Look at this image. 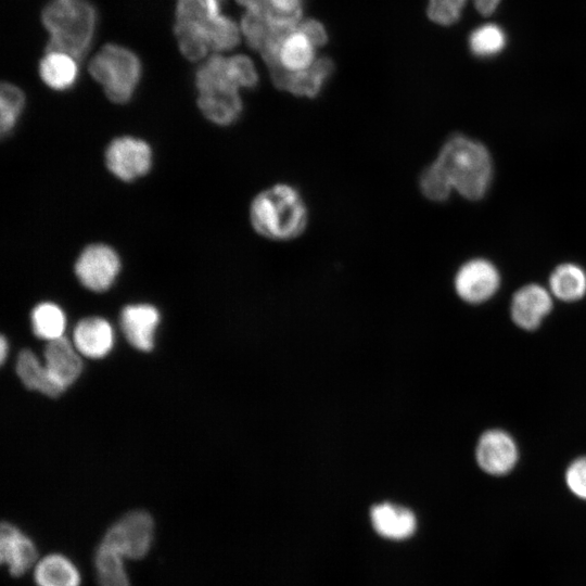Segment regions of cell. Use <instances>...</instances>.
<instances>
[{"instance_id":"obj_1","label":"cell","mask_w":586,"mask_h":586,"mask_svg":"<svg viewBox=\"0 0 586 586\" xmlns=\"http://www.w3.org/2000/svg\"><path fill=\"white\" fill-rule=\"evenodd\" d=\"M492 161L486 148L462 135L451 136L436 160L419 177L421 193L431 201H446L455 190L468 200L481 199L491 182Z\"/></svg>"},{"instance_id":"obj_2","label":"cell","mask_w":586,"mask_h":586,"mask_svg":"<svg viewBox=\"0 0 586 586\" xmlns=\"http://www.w3.org/2000/svg\"><path fill=\"white\" fill-rule=\"evenodd\" d=\"M175 15V34L188 60H201L208 50H229L239 42L238 27L220 14L219 0H178Z\"/></svg>"},{"instance_id":"obj_3","label":"cell","mask_w":586,"mask_h":586,"mask_svg":"<svg viewBox=\"0 0 586 586\" xmlns=\"http://www.w3.org/2000/svg\"><path fill=\"white\" fill-rule=\"evenodd\" d=\"M249 217L260 237L285 242L302 235L308 225V208L301 192L289 183H275L251 202Z\"/></svg>"},{"instance_id":"obj_4","label":"cell","mask_w":586,"mask_h":586,"mask_svg":"<svg viewBox=\"0 0 586 586\" xmlns=\"http://www.w3.org/2000/svg\"><path fill=\"white\" fill-rule=\"evenodd\" d=\"M41 18L50 34L47 52H64L77 60L89 49L95 30L97 14L87 0H50Z\"/></svg>"},{"instance_id":"obj_5","label":"cell","mask_w":586,"mask_h":586,"mask_svg":"<svg viewBox=\"0 0 586 586\" xmlns=\"http://www.w3.org/2000/svg\"><path fill=\"white\" fill-rule=\"evenodd\" d=\"M89 73L103 86L114 103H127L140 80L141 64L130 50L114 43L104 46L90 61Z\"/></svg>"},{"instance_id":"obj_6","label":"cell","mask_w":586,"mask_h":586,"mask_svg":"<svg viewBox=\"0 0 586 586\" xmlns=\"http://www.w3.org/2000/svg\"><path fill=\"white\" fill-rule=\"evenodd\" d=\"M120 268L117 252L104 243L86 246L74 265V271L80 284L92 292L109 290L117 279Z\"/></svg>"},{"instance_id":"obj_7","label":"cell","mask_w":586,"mask_h":586,"mask_svg":"<svg viewBox=\"0 0 586 586\" xmlns=\"http://www.w3.org/2000/svg\"><path fill=\"white\" fill-rule=\"evenodd\" d=\"M153 520L142 510L128 512L104 535L101 543L128 559L143 558L151 546Z\"/></svg>"},{"instance_id":"obj_8","label":"cell","mask_w":586,"mask_h":586,"mask_svg":"<svg viewBox=\"0 0 586 586\" xmlns=\"http://www.w3.org/2000/svg\"><path fill=\"white\" fill-rule=\"evenodd\" d=\"M105 165L117 179L126 182L145 176L153 161L150 144L137 137L122 136L106 146Z\"/></svg>"},{"instance_id":"obj_9","label":"cell","mask_w":586,"mask_h":586,"mask_svg":"<svg viewBox=\"0 0 586 586\" xmlns=\"http://www.w3.org/2000/svg\"><path fill=\"white\" fill-rule=\"evenodd\" d=\"M499 282V273L492 263L472 259L463 264L456 273L455 289L464 302L479 304L495 294Z\"/></svg>"},{"instance_id":"obj_10","label":"cell","mask_w":586,"mask_h":586,"mask_svg":"<svg viewBox=\"0 0 586 586\" xmlns=\"http://www.w3.org/2000/svg\"><path fill=\"white\" fill-rule=\"evenodd\" d=\"M334 69L329 58H321L306 69L290 72L282 66L270 68L273 84L295 95L314 98L319 94Z\"/></svg>"},{"instance_id":"obj_11","label":"cell","mask_w":586,"mask_h":586,"mask_svg":"<svg viewBox=\"0 0 586 586\" xmlns=\"http://www.w3.org/2000/svg\"><path fill=\"white\" fill-rule=\"evenodd\" d=\"M476 460L481 469L488 474H506L518 461L517 444L505 431H486L479 440Z\"/></svg>"},{"instance_id":"obj_12","label":"cell","mask_w":586,"mask_h":586,"mask_svg":"<svg viewBox=\"0 0 586 586\" xmlns=\"http://www.w3.org/2000/svg\"><path fill=\"white\" fill-rule=\"evenodd\" d=\"M158 309L146 303L130 304L123 308L120 326L127 341L137 349L150 352L160 323Z\"/></svg>"},{"instance_id":"obj_13","label":"cell","mask_w":586,"mask_h":586,"mask_svg":"<svg viewBox=\"0 0 586 586\" xmlns=\"http://www.w3.org/2000/svg\"><path fill=\"white\" fill-rule=\"evenodd\" d=\"M198 92V106L207 120L229 126L240 118L243 101L238 89L215 87Z\"/></svg>"},{"instance_id":"obj_14","label":"cell","mask_w":586,"mask_h":586,"mask_svg":"<svg viewBox=\"0 0 586 586\" xmlns=\"http://www.w3.org/2000/svg\"><path fill=\"white\" fill-rule=\"evenodd\" d=\"M76 347L65 337L49 341L44 348L46 369L52 381L64 392L79 377L82 362Z\"/></svg>"},{"instance_id":"obj_15","label":"cell","mask_w":586,"mask_h":586,"mask_svg":"<svg viewBox=\"0 0 586 586\" xmlns=\"http://www.w3.org/2000/svg\"><path fill=\"white\" fill-rule=\"evenodd\" d=\"M552 301L547 290L537 284H528L513 295L511 317L520 328L534 330L550 313Z\"/></svg>"},{"instance_id":"obj_16","label":"cell","mask_w":586,"mask_h":586,"mask_svg":"<svg viewBox=\"0 0 586 586\" xmlns=\"http://www.w3.org/2000/svg\"><path fill=\"white\" fill-rule=\"evenodd\" d=\"M1 563L9 566L13 576L24 574L36 561L37 550L34 543L16 526L2 522L0 531Z\"/></svg>"},{"instance_id":"obj_17","label":"cell","mask_w":586,"mask_h":586,"mask_svg":"<svg viewBox=\"0 0 586 586\" xmlns=\"http://www.w3.org/2000/svg\"><path fill=\"white\" fill-rule=\"evenodd\" d=\"M76 349L90 358L106 356L114 344V331L111 323L101 317L81 319L73 332Z\"/></svg>"},{"instance_id":"obj_18","label":"cell","mask_w":586,"mask_h":586,"mask_svg":"<svg viewBox=\"0 0 586 586\" xmlns=\"http://www.w3.org/2000/svg\"><path fill=\"white\" fill-rule=\"evenodd\" d=\"M370 518L375 532L388 539L408 538L417 527V519L410 510L392 504L374 506Z\"/></svg>"},{"instance_id":"obj_19","label":"cell","mask_w":586,"mask_h":586,"mask_svg":"<svg viewBox=\"0 0 586 586\" xmlns=\"http://www.w3.org/2000/svg\"><path fill=\"white\" fill-rule=\"evenodd\" d=\"M39 75L53 90L69 89L78 76L76 59L64 52L48 51L39 63Z\"/></svg>"},{"instance_id":"obj_20","label":"cell","mask_w":586,"mask_h":586,"mask_svg":"<svg viewBox=\"0 0 586 586\" xmlns=\"http://www.w3.org/2000/svg\"><path fill=\"white\" fill-rule=\"evenodd\" d=\"M35 581L38 586H79L80 575L66 557L52 553L37 563Z\"/></svg>"},{"instance_id":"obj_21","label":"cell","mask_w":586,"mask_h":586,"mask_svg":"<svg viewBox=\"0 0 586 586\" xmlns=\"http://www.w3.org/2000/svg\"><path fill=\"white\" fill-rule=\"evenodd\" d=\"M16 372L25 386L44 395L55 397L63 391L52 381L44 366L29 349L20 353L16 362Z\"/></svg>"},{"instance_id":"obj_22","label":"cell","mask_w":586,"mask_h":586,"mask_svg":"<svg viewBox=\"0 0 586 586\" xmlns=\"http://www.w3.org/2000/svg\"><path fill=\"white\" fill-rule=\"evenodd\" d=\"M552 294L561 301L573 302L586 293V273L574 264L558 266L549 279Z\"/></svg>"},{"instance_id":"obj_23","label":"cell","mask_w":586,"mask_h":586,"mask_svg":"<svg viewBox=\"0 0 586 586\" xmlns=\"http://www.w3.org/2000/svg\"><path fill=\"white\" fill-rule=\"evenodd\" d=\"M34 334L42 340L53 341L62 337L66 317L63 309L52 302L37 304L30 314Z\"/></svg>"},{"instance_id":"obj_24","label":"cell","mask_w":586,"mask_h":586,"mask_svg":"<svg viewBox=\"0 0 586 586\" xmlns=\"http://www.w3.org/2000/svg\"><path fill=\"white\" fill-rule=\"evenodd\" d=\"M468 0H429L428 15L436 24L449 26L461 17ZM476 11L483 15L493 14L500 0H472Z\"/></svg>"},{"instance_id":"obj_25","label":"cell","mask_w":586,"mask_h":586,"mask_svg":"<svg viewBox=\"0 0 586 586\" xmlns=\"http://www.w3.org/2000/svg\"><path fill=\"white\" fill-rule=\"evenodd\" d=\"M314 47L302 31L294 29L281 46L279 53L280 65L290 72L308 68L314 62Z\"/></svg>"},{"instance_id":"obj_26","label":"cell","mask_w":586,"mask_h":586,"mask_svg":"<svg viewBox=\"0 0 586 586\" xmlns=\"http://www.w3.org/2000/svg\"><path fill=\"white\" fill-rule=\"evenodd\" d=\"M124 557L103 543L95 552L97 577L100 586H130Z\"/></svg>"},{"instance_id":"obj_27","label":"cell","mask_w":586,"mask_h":586,"mask_svg":"<svg viewBox=\"0 0 586 586\" xmlns=\"http://www.w3.org/2000/svg\"><path fill=\"white\" fill-rule=\"evenodd\" d=\"M507 43L505 30L488 23L476 27L469 36L470 51L477 58H491L500 53Z\"/></svg>"},{"instance_id":"obj_28","label":"cell","mask_w":586,"mask_h":586,"mask_svg":"<svg viewBox=\"0 0 586 586\" xmlns=\"http://www.w3.org/2000/svg\"><path fill=\"white\" fill-rule=\"evenodd\" d=\"M25 106L24 92L10 82L0 88V132L4 138L14 130Z\"/></svg>"},{"instance_id":"obj_29","label":"cell","mask_w":586,"mask_h":586,"mask_svg":"<svg viewBox=\"0 0 586 586\" xmlns=\"http://www.w3.org/2000/svg\"><path fill=\"white\" fill-rule=\"evenodd\" d=\"M304 0H266L263 14L273 25L296 27L302 16Z\"/></svg>"},{"instance_id":"obj_30","label":"cell","mask_w":586,"mask_h":586,"mask_svg":"<svg viewBox=\"0 0 586 586\" xmlns=\"http://www.w3.org/2000/svg\"><path fill=\"white\" fill-rule=\"evenodd\" d=\"M272 26L265 14L246 11L242 18L241 28L247 43L253 49L260 51L272 30Z\"/></svg>"},{"instance_id":"obj_31","label":"cell","mask_w":586,"mask_h":586,"mask_svg":"<svg viewBox=\"0 0 586 586\" xmlns=\"http://www.w3.org/2000/svg\"><path fill=\"white\" fill-rule=\"evenodd\" d=\"M230 74L240 88L252 89L258 82L257 72L252 61L245 55L228 59Z\"/></svg>"},{"instance_id":"obj_32","label":"cell","mask_w":586,"mask_h":586,"mask_svg":"<svg viewBox=\"0 0 586 586\" xmlns=\"http://www.w3.org/2000/svg\"><path fill=\"white\" fill-rule=\"evenodd\" d=\"M565 482L575 496L586 500V457L575 459L569 466Z\"/></svg>"},{"instance_id":"obj_33","label":"cell","mask_w":586,"mask_h":586,"mask_svg":"<svg viewBox=\"0 0 586 586\" xmlns=\"http://www.w3.org/2000/svg\"><path fill=\"white\" fill-rule=\"evenodd\" d=\"M297 29L302 31L314 46H322L328 40L324 27L315 20H306Z\"/></svg>"},{"instance_id":"obj_34","label":"cell","mask_w":586,"mask_h":586,"mask_svg":"<svg viewBox=\"0 0 586 586\" xmlns=\"http://www.w3.org/2000/svg\"><path fill=\"white\" fill-rule=\"evenodd\" d=\"M241 5L245 7L247 11L264 12L266 0H237Z\"/></svg>"},{"instance_id":"obj_35","label":"cell","mask_w":586,"mask_h":586,"mask_svg":"<svg viewBox=\"0 0 586 586\" xmlns=\"http://www.w3.org/2000/svg\"><path fill=\"white\" fill-rule=\"evenodd\" d=\"M8 353H9V343L5 339V336H1L0 339V360H1V364H4V360L8 356Z\"/></svg>"}]
</instances>
